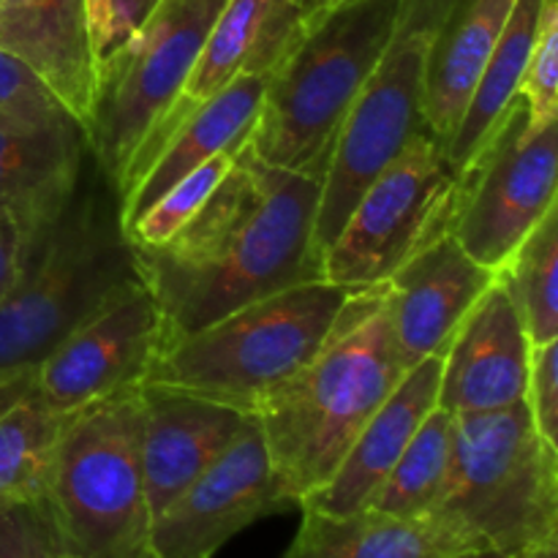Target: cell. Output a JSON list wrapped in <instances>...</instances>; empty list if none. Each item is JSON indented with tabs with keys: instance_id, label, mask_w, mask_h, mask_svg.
<instances>
[{
	"instance_id": "cell-31",
	"label": "cell",
	"mask_w": 558,
	"mask_h": 558,
	"mask_svg": "<svg viewBox=\"0 0 558 558\" xmlns=\"http://www.w3.org/2000/svg\"><path fill=\"white\" fill-rule=\"evenodd\" d=\"M0 558H74L60 539L47 501L0 507Z\"/></svg>"
},
{
	"instance_id": "cell-38",
	"label": "cell",
	"mask_w": 558,
	"mask_h": 558,
	"mask_svg": "<svg viewBox=\"0 0 558 558\" xmlns=\"http://www.w3.org/2000/svg\"><path fill=\"white\" fill-rule=\"evenodd\" d=\"M338 3H347V0H330V3H327V9H330V5H338Z\"/></svg>"
},
{
	"instance_id": "cell-7",
	"label": "cell",
	"mask_w": 558,
	"mask_h": 558,
	"mask_svg": "<svg viewBox=\"0 0 558 558\" xmlns=\"http://www.w3.org/2000/svg\"><path fill=\"white\" fill-rule=\"evenodd\" d=\"M452 417L450 477L430 515L505 556L558 545V447L537 434L526 401Z\"/></svg>"
},
{
	"instance_id": "cell-6",
	"label": "cell",
	"mask_w": 558,
	"mask_h": 558,
	"mask_svg": "<svg viewBox=\"0 0 558 558\" xmlns=\"http://www.w3.org/2000/svg\"><path fill=\"white\" fill-rule=\"evenodd\" d=\"M140 385L65 414L44 501L74 558H150Z\"/></svg>"
},
{
	"instance_id": "cell-39",
	"label": "cell",
	"mask_w": 558,
	"mask_h": 558,
	"mask_svg": "<svg viewBox=\"0 0 558 558\" xmlns=\"http://www.w3.org/2000/svg\"><path fill=\"white\" fill-rule=\"evenodd\" d=\"M150 558H156V556H150Z\"/></svg>"
},
{
	"instance_id": "cell-19",
	"label": "cell",
	"mask_w": 558,
	"mask_h": 558,
	"mask_svg": "<svg viewBox=\"0 0 558 558\" xmlns=\"http://www.w3.org/2000/svg\"><path fill=\"white\" fill-rule=\"evenodd\" d=\"M439 379L441 354H430L423 363L409 368L387 401L376 409L374 417L363 425L332 477L298 510H314L325 515H349L365 510L376 490L390 477L392 466L412 436L436 409Z\"/></svg>"
},
{
	"instance_id": "cell-29",
	"label": "cell",
	"mask_w": 558,
	"mask_h": 558,
	"mask_svg": "<svg viewBox=\"0 0 558 558\" xmlns=\"http://www.w3.org/2000/svg\"><path fill=\"white\" fill-rule=\"evenodd\" d=\"M76 123L58 93L22 58L0 49V129Z\"/></svg>"
},
{
	"instance_id": "cell-23",
	"label": "cell",
	"mask_w": 558,
	"mask_h": 558,
	"mask_svg": "<svg viewBox=\"0 0 558 558\" xmlns=\"http://www.w3.org/2000/svg\"><path fill=\"white\" fill-rule=\"evenodd\" d=\"M515 0H452L425 60L423 123L439 142L452 134L494 52Z\"/></svg>"
},
{
	"instance_id": "cell-14",
	"label": "cell",
	"mask_w": 558,
	"mask_h": 558,
	"mask_svg": "<svg viewBox=\"0 0 558 558\" xmlns=\"http://www.w3.org/2000/svg\"><path fill=\"white\" fill-rule=\"evenodd\" d=\"M161 349V314L145 283L129 289L76 327L33 371L44 401L71 414L104 396L140 385Z\"/></svg>"
},
{
	"instance_id": "cell-18",
	"label": "cell",
	"mask_w": 558,
	"mask_h": 558,
	"mask_svg": "<svg viewBox=\"0 0 558 558\" xmlns=\"http://www.w3.org/2000/svg\"><path fill=\"white\" fill-rule=\"evenodd\" d=\"M90 158L80 123L0 129V213L11 218L27 251L63 216Z\"/></svg>"
},
{
	"instance_id": "cell-16",
	"label": "cell",
	"mask_w": 558,
	"mask_h": 558,
	"mask_svg": "<svg viewBox=\"0 0 558 558\" xmlns=\"http://www.w3.org/2000/svg\"><path fill=\"white\" fill-rule=\"evenodd\" d=\"M529 360L532 341L496 276L441 354L436 407L450 414H480L526 401Z\"/></svg>"
},
{
	"instance_id": "cell-11",
	"label": "cell",
	"mask_w": 558,
	"mask_h": 558,
	"mask_svg": "<svg viewBox=\"0 0 558 558\" xmlns=\"http://www.w3.org/2000/svg\"><path fill=\"white\" fill-rule=\"evenodd\" d=\"M558 118L537 123L521 96L488 145L458 172L450 234L480 265L499 270L556 205Z\"/></svg>"
},
{
	"instance_id": "cell-12",
	"label": "cell",
	"mask_w": 558,
	"mask_h": 558,
	"mask_svg": "<svg viewBox=\"0 0 558 558\" xmlns=\"http://www.w3.org/2000/svg\"><path fill=\"white\" fill-rule=\"evenodd\" d=\"M287 510L262 425L248 414L227 450L153 518L150 554L213 558L251 523Z\"/></svg>"
},
{
	"instance_id": "cell-25",
	"label": "cell",
	"mask_w": 558,
	"mask_h": 558,
	"mask_svg": "<svg viewBox=\"0 0 558 558\" xmlns=\"http://www.w3.org/2000/svg\"><path fill=\"white\" fill-rule=\"evenodd\" d=\"M65 414L38 392L33 374L0 385V507L44 499Z\"/></svg>"
},
{
	"instance_id": "cell-34",
	"label": "cell",
	"mask_w": 558,
	"mask_h": 558,
	"mask_svg": "<svg viewBox=\"0 0 558 558\" xmlns=\"http://www.w3.org/2000/svg\"><path fill=\"white\" fill-rule=\"evenodd\" d=\"M25 240L16 232V227L11 223L9 216L0 213V300L5 298L11 287H14L16 276L22 270V262H25Z\"/></svg>"
},
{
	"instance_id": "cell-30",
	"label": "cell",
	"mask_w": 558,
	"mask_h": 558,
	"mask_svg": "<svg viewBox=\"0 0 558 558\" xmlns=\"http://www.w3.org/2000/svg\"><path fill=\"white\" fill-rule=\"evenodd\" d=\"M518 96L537 123L558 118V0H545Z\"/></svg>"
},
{
	"instance_id": "cell-27",
	"label": "cell",
	"mask_w": 558,
	"mask_h": 558,
	"mask_svg": "<svg viewBox=\"0 0 558 558\" xmlns=\"http://www.w3.org/2000/svg\"><path fill=\"white\" fill-rule=\"evenodd\" d=\"M558 205L518 243L499 267V281L515 303L532 347L558 341Z\"/></svg>"
},
{
	"instance_id": "cell-3",
	"label": "cell",
	"mask_w": 558,
	"mask_h": 558,
	"mask_svg": "<svg viewBox=\"0 0 558 558\" xmlns=\"http://www.w3.org/2000/svg\"><path fill=\"white\" fill-rule=\"evenodd\" d=\"M90 169L0 300V385L33 374L76 327L142 283L118 199L98 185L96 161Z\"/></svg>"
},
{
	"instance_id": "cell-28",
	"label": "cell",
	"mask_w": 558,
	"mask_h": 558,
	"mask_svg": "<svg viewBox=\"0 0 558 558\" xmlns=\"http://www.w3.org/2000/svg\"><path fill=\"white\" fill-rule=\"evenodd\" d=\"M238 153H218L210 161L196 167L194 172L185 174L183 180L163 191L145 213L134 221V227L125 232L131 245H161L163 240L172 238L202 205L207 196L216 191L223 174L232 169Z\"/></svg>"
},
{
	"instance_id": "cell-17",
	"label": "cell",
	"mask_w": 558,
	"mask_h": 558,
	"mask_svg": "<svg viewBox=\"0 0 558 558\" xmlns=\"http://www.w3.org/2000/svg\"><path fill=\"white\" fill-rule=\"evenodd\" d=\"M140 463L156 518L238 436L248 414L167 387L140 385Z\"/></svg>"
},
{
	"instance_id": "cell-1",
	"label": "cell",
	"mask_w": 558,
	"mask_h": 558,
	"mask_svg": "<svg viewBox=\"0 0 558 558\" xmlns=\"http://www.w3.org/2000/svg\"><path fill=\"white\" fill-rule=\"evenodd\" d=\"M322 183L262 161L245 142L205 205L161 245H134L161 314V349L254 300L322 278Z\"/></svg>"
},
{
	"instance_id": "cell-2",
	"label": "cell",
	"mask_w": 558,
	"mask_h": 558,
	"mask_svg": "<svg viewBox=\"0 0 558 558\" xmlns=\"http://www.w3.org/2000/svg\"><path fill=\"white\" fill-rule=\"evenodd\" d=\"M403 374L385 283L354 289L314 360L254 412L292 510L332 477Z\"/></svg>"
},
{
	"instance_id": "cell-32",
	"label": "cell",
	"mask_w": 558,
	"mask_h": 558,
	"mask_svg": "<svg viewBox=\"0 0 558 558\" xmlns=\"http://www.w3.org/2000/svg\"><path fill=\"white\" fill-rule=\"evenodd\" d=\"M156 3L158 0H87V25L98 69L129 41Z\"/></svg>"
},
{
	"instance_id": "cell-10",
	"label": "cell",
	"mask_w": 558,
	"mask_h": 558,
	"mask_svg": "<svg viewBox=\"0 0 558 558\" xmlns=\"http://www.w3.org/2000/svg\"><path fill=\"white\" fill-rule=\"evenodd\" d=\"M456 202L458 172L441 142L420 129L354 202L338 238L319 256L322 278L347 289L387 281L450 232Z\"/></svg>"
},
{
	"instance_id": "cell-20",
	"label": "cell",
	"mask_w": 558,
	"mask_h": 558,
	"mask_svg": "<svg viewBox=\"0 0 558 558\" xmlns=\"http://www.w3.org/2000/svg\"><path fill=\"white\" fill-rule=\"evenodd\" d=\"M0 49L25 60L90 131L98 65L87 0H0Z\"/></svg>"
},
{
	"instance_id": "cell-21",
	"label": "cell",
	"mask_w": 558,
	"mask_h": 558,
	"mask_svg": "<svg viewBox=\"0 0 558 558\" xmlns=\"http://www.w3.org/2000/svg\"><path fill=\"white\" fill-rule=\"evenodd\" d=\"M305 27L308 20L294 0H227L178 98L199 104L238 76L272 74Z\"/></svg>"
},
{
	"instance_id": "cell-15",
	"label": "cell",
	"mask_w": 558,
	"mask_h": 558,
	"mask_svg": "<svg viewBox=\"0 0 558 558\" xmlns=\"http://www.w3.org/2000/svg\"><path fill=\"white\" fill-rule=\"evenodd\" d=\"M496 276L499 270L472 259L447 232L381 281L403 368H414L430 354H445L452 332L494 287Z\"/></svg>"
},
{
	"instance_id": "cell-33",
	"label": "cell",
	"mask_w": 558,
	"mask_h": 558,
	"mask_svg": "<svg viewBox=\"0 0 558 558\" xmlns=\"http://www.w3.org/2000/svg\"><path fill=\"white\" fill-rule=\"evenodd\" d=\"M526 407L537 434L558 447V341L532 347Z\"/></svg>"
},
{
	"instance_id": "cell-35",
	"label": "cell",
	"mask_w": 558,
	"mask_h": 558,
	"mask_svg": "<svg viewBox=\"0 0 558 558\" xmlns=\"http://www.w3.org/2000/svg\"><path fill=\"white\" fill-rule=\"evenodd\" d=\"M327 3H330V0H294V5H298L300 11H303V16L305 20H316V16L322 14V11L327 9Z\"/></svg>"
},
{
	"instance_id": "cell-26",
	"label": "cell",
	"mask_w": 558,
	"mask_h": 558,
	"mask_svg": "<svg viewBox=\"0 0 558 558\" xmlns=\"http://www.w3.org/2000/svg\"><path fill=\"white\" fill-rule=\"evenodd\" d=\"M452 450H456V417L436 407L401 452L390 477L376 490L368 505L371 510L401 518L430 515L450 477Z\"/></svg>"
},
{
	"instance_id": "cell-8",
	"label": "cell",
	"mask_w": 558,
	"mask_h": 558,
	"mask_svg": "<svg viewBox=\"0 0 558 558\" xmlns=\"http://www.w3.org/2000/svg\"><path fill=\"white\" fill-rule=\"evenodd\" d=\"M452 0H401V14L385 54L343 120L330 167L322 178L314 221L316 256L338 238L354 202L371 180L425 129V60L441 16Z\"/></svg>"
},
{
	"instance_id": "cell-36",
	"label": "cell",
	"mask_w": 558,
	"mask_h": 558,
	"mask_svg": "<svg viewBox=\"0 0 558 558\" xmlns=\"http://www.w3.org/2000/svg\"><path fill=\"white\" fill-rule=\"evenodd\" d=\"M450 558H512V556L499 554V550H494V548H480V550H466V554H456Z\"/></svg>"
},
{
	"instance_id": "cell-37",
	"label": "cell",
	"mask_w": 558,
	"mask_h": 558,
	"mask_svg": "<svg viewBox=\"0 0 558 558\" xmlns=\"http://www.w3.org/2000/svg\"><path fill=\"white\" fill-rule=\"evenodd\" d=\"M512 558H558V545H550V548H539V550H529V554L512 556Z\"/></svg>"
},
{
	"instance_id": "cell-22",
	"label": "cell",
	"mask_w": 558,
	"mask_h": 558,
	"mask_svg": "<svg viewBox=\"0 0 558 558\" xmlns=\"http://www.w3.org/2000/svg\"><path fill=\"white\" fill-rule=\"evenodd\" d=\"M298 534L283 558H450L480 545L439 515L401 518L379 510L325 515L300 510Z\"/></svg>"
},
{
	"instance_id": "cell-5",
	"label": "cell",
	"mask_w": 558,
	"mask_h": 558,
	"mask_svg": "<svg viewBox=\"0 0 558 558\" xmlns=\"http://www.w3.org/2000/svg\"><path fill=\"white\" fill-rule=\"evenodd\" d=\"M352 292L314 278L254 300L158 349L140 385L254 414L272 390L314 360Z\"/></svg>"
},
{
	"instance_id": "cell-4",
	"label": "cell",
	"mask_w": 558,
	"mask_h": 558,
	"mask_svg": "<svg viewBox=\"0 0 558 558\" xmlns=\"http://www.w3.org/2000/svg\"><path fill=\"white\" fill-rule=\"evenodd\" d=\"M398 14L401 0H347L311 20L267 80L251 150L322 183L343 120L385 54Z\"/></svg>"
},
{
	"instance_id": "cell-13",
	"label": "cell",
	"mask_w": 558,
	"mask_h": 558,
	"mask_svg": "<svg viewBox=\"0 0 558 558\" xmlns=\"http://www.w3.org/2000/svg\"><path fill=\"white\" fill-rule=\"evenodd\" d=\"M267 80L270 74H245L199 104L178 98L153 123L114 191L123 232L178 180L218 153H238L251 140Z\"/></svg>"
},
{
	"instance_id": "cell-24",
	"label": "cell",
	"mask_w": 558,
	"mask_h": 558,
	"mask_svg": "<svg viewBox=\"0 0 558 558\" xmlns=\"http://www.w3.org/2000/svg\"><path fill=\"white\" fill-rule=\"evenodd\" d=\"M543 3L545 0H515L494 52L480 71V80L469 96L461 120L452 134L441 142V150L456 172H463L472 158L488 145L494 131L505 120L507 109L518 98L534 36H537Z\"/></svg>"
},
{
	"instance_id": "cell-9",
	"label": "cell",
	"mask_w": 558,
	"mask_h": 558,
	"mask_svg": "<svg viewBox=\"0 0 558 558\" xmlns=\"http://www.w3.org/2000/svg\"><path fill=\"white\" fill-rule=\"evenodd\" d=\"M223 5L227 0H158L98 69L87 142L112 194L147 131L178 101Z\"/></svg>"
}]
</instances>
